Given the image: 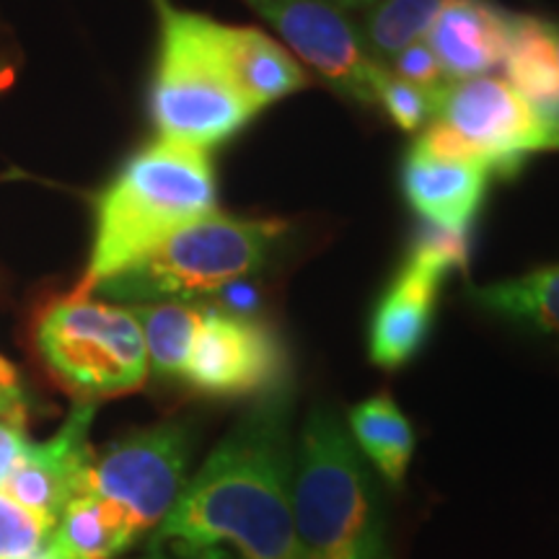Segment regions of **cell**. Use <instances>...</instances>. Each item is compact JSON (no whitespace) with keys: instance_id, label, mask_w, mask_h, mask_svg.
I'll list each match as a JSON object with an SVG mask.
<instances>
[{"instance_id":"18","label":"cell","mask_w":559,"mask_h":559,"mask_svg":"<svg viewBox=\"0 0 559 559\" xmlns=\"http://www.w3.org/2000/svg\"><path fill=\"white\" fill-rule=\"evenodd\" d=\"M508 83L536 111L559 104L557 26L534 16H510Z\"/></svg>"},{"instance_id":"4","label":"cell","mask_w":559,"mask_h":559,"mask_svg":"<svg viewBox=\"0 0 559 559\" xmlns=\"http://www.w3.org/2000/svg\"><path fill=\"white\" fill-rule=\"evenodd\" d=\"M288 234L275 218H230L213 213L169 236L151 254L109 277L94 290L117 304L207 298L267 267L272 251Z\"/></svg>"},{"instance_id":"2","label":"cell","mask_w":559,"mask_h":559,"mask_svg":"<svg viewBox=\"0 0 559 559\" xmlns=\"http://www.w3.org/2000/svg\"><path fill=\"white\" fill-rule=\"evenodd\" d=\"M218 213V185L207 151L156 140L138 151L96 200L94 247L79 293L151 254L190 223Z\"/></svg>"},{"instance_id":"10","label":"cell","mask_w":559,"mask_h":559,"mask_svg":"<svg viewBox=\"0 0 559 559\" xmlns=\"http://www.w3.org/2000/svg\"><path fill=\"white\" fill-rule=\"evenodd\" d=\"M285 45L334 91L358 104H379L386 68L366 50L358 26L326 0H243Z\"/></svg>"},{"instance_id":"5","label":"cell","mask_w":559,"mask_h":559,"mask_svg":"<svg viewBox=\"0 0 559 559\" xmlns=\"http://www.w3.org/2000/svg\"><path fill=\"white\" fill-rule=\"evenodd\" d=\"M160 52L151 88V115L158 138L210 151L247 128L257 109L230 81L213 41L207 19L156 0Z\"/></svg>"},{"instance_id":"14","label":"cell","mask_w":559,"mask_h":559,"mask_svg":"<svg viewBox=\"0 0 559 559\" xmlns=\"http://www.w3.org/2000/svg\"><path fill=\"white\" fill-rule=\"evenodd\" d=\"M425 41L445 79H479L506 62L510 16L487 0H445Z\"/></svg>"},{"instance_id":"21","label":"cell","mask_w":559,"mask_h":559,"mask_svg":"<svg viewBox=\"0 0 559 559\" xmlns=\"http://www.w3.org/2000/svg\"><path fill=\"white\" fill-rule=\"evenodd\" d=\"M445 0H383L370 5L362 24V41L379 66L386 68L396 55L428 39Z\"/></svg>"},{"instance_id":"9","label":"cell","mask_w":559,"mask_h":559,"mask_svg":"<svg viewBox=\"0 0 559 559\" xmlns=\"http://www.w3.org/2000/svg\"><path fill=\"white\" fill-rule=\"evenodd\" d=\"M432 120L449 124L495 177H515L528 156L559 151V138L539 111L495 75L451 81Z\"/></svg>"},{"instance_id":"27","label":"cell","mask_w":559,"mask_h":559,"mask_svg":"<svg viewBox=\"0 0 559 559\" xmlns=\"http://www.w3.org/2000/svg\"><path fill=\"white\" fill-rule=\"evenodd\" d=\"M0 389H19V373L9 360L0 355Z\"/></svg>"},{"instance_id":"1","label":"cell","mask_w":559,"mask_h":559,"mask_svg":"<svg viewBox=\"0 0 559 559\" xmlns=\"http://www.w3.org/2000/svg\"><path fill=\"white\" fill-rule=\"evenodd\" d=\"M290 381L264 391L151 531L143 559H298Z\"/></svg>"},{"instance_id":"15","label":"cell","mask_w":559,"mask_h":559,"mask_svg":"<svg viewBox=\"0 0 559 559\" xmlns=\"http://www.w3.org/2000/svg\"><path fill=\"white\" fill-rule=\"evenodd\" d=\"M207 37L230 81L257 111L309 88V73L275 39L254 26H228L207 19Z\"/></svg>"},{"instance_id":"25","label":"cell","mask_w":559,"mask_h":559,"mask_svg":"<svg viewBox=\"0 0 559 559\" xmlns=\"http://www.w3.org/2000/svg\"><path fill=\"white\" fill-rule=\"evenodd\" d=\"M29 436L24 430V417H3L0 419V487L16 469L21 456L29 449Z\"/></svg>"},{"instance_id":"8","label":"cell","mask_w":559,"mask_h":559,"mask_svg":"<svg viewBox=\"0 0 559 559\" xmlns=\"http://www.w3.org/2000/svg\"><path fill=\"white\" fill-rule=\"evenodd\" d=\"M192 445L187 423H160L130 432L94 459L86 492L120 506L140 534H151L190 481Z\"/></svg>"},{"instance_id":"28","label":"cell","mask_w":559,"mask_h":559,"mask_svg":"<svg viewBox=\"0 0 559 559\" xmlns=\"http://www.w3.org/2000/svg\"><path fill=\"white\" fill-rule=\"evenodd\" d=\"M326 3L337 5V9H370V5L383 3V0H326Z\"/></svg>"},{"instance_id":"22","label":"cell","mask_w":559,"mask_h":559,"mask_svg":"<svg viewBox=\"0 0 559 559\" xmlns=\"http://www.w3.org/2000/svg\"><path fill=\"white\" fill-rule=\"evenodd\" d=\"M55 523L0 492V559H62L52 549Z\"/></svg>"},{"instance_id":"29","label":"cell","mask_w":559,"mask_h":559,"mask_svg":"<svg viewBox=\"0 0 559 559\" xmlns=\"http://www.w3.org/2000/svg\"><path fill=\"white\" fill-rule=\"evenodd\" d=\"M557 58H559V29H557Z\"/></svg>"},{"instance_id":"17","label":"cell","mask_w":559,"mask_h":559,"mask_svg":"<svg viewBox=\"0 0 559 559\" xmlns=\"http://www.w3.org/2000/svg\"><path fill=\"white\" fill-rule=\"evenodd\" d=\"M347 432L373 472L391 487H402L415 453V430L396 402L389 394H376L355 404L347 415Z\"/></svg>"},{"instance_id":"23","label":"cell","mask_w":559,"mask_h":559,"mask_svg":"<svg viewBox=\"0 0 559 559\" xmlns=\"http://www.w3.org/2000/svg\"><path fill=\"white\" fill-rule=\"evenodd\" d=\"M440 96H430L425 91H419L409 83L396 79L389 73L383 75L381 88H379V104L383 111L391 117V122L404 132H419L428 124L438 111Z\"/></svg>"},{"instance_id":"7","label":"cell","mask_w":559,"mask_h":559,"mask_svg":"<svg viewBox=\"0 0 559 559\" xmlns=\"http://www.w3.org/2000/svg\"><path fill=\"white\" fill-rule=\"evenodd\" d=\"M469 260V234L425 226L402 267L376 300L368 324V355L383 370H400L430 337L440 288L451 270Z\"/></svg>"},{"instance_id":"11","label":"cell","mask_w":559,"mask_h":559,"mask_svg":"<svg viewBox=\"0 0 559 559\" xmlns=\"http://www.w3.org/2000/svg\"><path fill=\"white\" fill-rule=\"evenodd\" d=\"M181 381L210 396L264 394L288 381V355L264 321L205 306Z\"/></svg>"},{"instance_id":"3","label":"cell","mask_w":559,"mask_h":559,"mask_svg":"<svg viewBox=\"0 0 559 559\" xmlns=\"http://www.w3.org/2000/svg\"><path fill=\"white\" fill-rule=\"evenodd\" d=\"M293 523L298 559H386L373 472L326 404L309 412L296 440Z\"/></svg>"},{"instance_id":"6","label":"cell","mask_w":559,"mask_h":559,"mask_svg":"<svg viewBox=\"0 0 559 559\" xmlns=\"http://www.w3.org/2000/svg\"><path fill=\"white\" fill-rule=\"evenodd\" d=\"M37 349L81 402L138 391L148 379V349L135 313L73 290L41 311Z\"/></svg>"},{"instance_id":"12","label":"cell","mask_w":559,"mask_h":559,"mask_svg":"<svg viewBox=\"0 0 559 559\" xmlns=\"http://www.w3.org/2000/svg\"><path fill=\"white\" fill-rule=\"evenodd\" d=\"M94 415L96 402L75 404L50 440L29 443L0 492L39 519L58 523L70 502L86 495L88 474L96 459L88 440Z\"/></svg>"},{"instance_id":"13","label":"cell","mask_w":559,"mask_h":559,"mask_svg":"<svg viewBox=\"0 0 559 559\" xmlns=\"http://www.w3.org/2000/svg\"><path fill=\"white\" fill-rule=\"evenodd\" d=\"M492 177L477 160L438 158L412 145L402 166V192L428 226L469 234Z\"/></svg>"},{"instance_id":"24","label":"cell","mask_w":559,"mask_h":559,"mask_svg":"<svg viewBox=\"0 0 559 559\" xmlns=\"http://www.w3.org/2000/svg\"><path fill=\"white\" fill-rule=\"evenodd\" d=\"M389 73L396 75V79L409 83L419 91L430 96H443V91L449 88V79H445L443 68L432 50L428 47V41H417V45L407 47V50L396 55L394 60L389 62Z\"/></svg>"},{"instance_id":"16","label":"cell","mask_w":559,"mask_h":559,"mask_svg":"<svg viewBox=\"0 0 559 559\" xmlns=\"http://www.w3.org/2000/svg\"><path fill=\"white\" fill-rule=\"evenodd\" d=\"M140 536L120 506L86 492L70 502L55 523L52 547L62 559H115Z\"/></svg>"},{"instance_id":"26","label":"cell","mask_w":559,"mask_h":559,"mask_svg":"<svg viewBox=\"0 0 559 559\" xmlns=\"http://www.w3.org/2000/svg\"><path fill=\"white\" fill-rule=\"evenodd\" d=\"M3 417H24V391L0 389V419Z\"/></svg>"},{"instance_id":"19","label":"cell","mask_w":559,"mask_h":559,"mask_svg":"<svg viewBox=\"0 0 559 559\" xmlns=\"http://www.w3.org/2000/svg\"><path fill=\"white\" fill-rule=\"evenodd\" d=\"M472 300L495 317L559 340V264L472 288Z\"/></svg>"},{"instance_id":"20","label":"cell","mask_w":559,"mask_h":559,"mask_svg":"<svg viewBox=\"0 0 559 559\" xmlns=\"http://www.w3.org/2000/svg\"><path fill=\"white\" fill-rule=\"evenodd\" d=\"M128 309L135 313L143 330L148 368L160 379H181L205 306L187 304V300H160V304H140Z\"/></svg>"}]
</instances>
